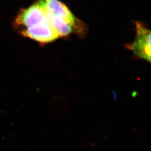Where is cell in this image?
<instances>
[{
	"instance_id": "obj_1",
	"label": "cell",
	"mask_w": 151,
	"mask_h": 151,
	"mask_svg": "<svg viewBox=\"0 0 151 151\" xmlns=\"http://www.w3.org/2000/svg\"><path fill=\"white\" fill-rule=\"evenodd\" d=\"M37 2L43 9L52 27L60 37H68L84 29L80 20L59 0H38Z\"/></svg>"
},
{
	"instance_id": "obj_2",
	"label": "cell",
	"mask_w": 151,
	"mask_h": 151,
	"mask_svg": "<svg viewBox=\"0 0 151 151\" xmlns=\"http://www.w3.org/2000/svg\"><path fill=\"white\" fill-rule=\"evenodd\" d=\"M136 35L133 43L128 45V49L140 59L151 62V30L145 24L135 23Z\"/></svg>"
},
{
	"instance_id": "obj_3",
	"label": "cell",
	"mask_w": 151,
	"mask_h": 151,
	"mask_svg": "<svg viewBox=\"0 0 151 151\" xmlns=\"http://www.w3.org/2000/svg\"><path fill=\"white\" fill-rule=\"evenodd\" d=\"M48 20V17L43 9L37 2L23 9L16 16L14 25L21 32L27 29L34 27Z\"/></svg>"
},
{
	"instance_id": "obj_4",
	"label": "cell",
	"mask_w": 151,
	"mask_h": 151,
	"mask_svg": "<svg viewBox=\"0 0 151 151\" xmlns=\"http://www.w3.org/2000/svg\"><path fill=\"white\" fill-rule=\"evenodd\" d=\"M20 33L25 37L42 44L51 43L60 38L58 33L52 27L48 19L37 25L22 30Z\"/></svg>"
}]
</instances>
